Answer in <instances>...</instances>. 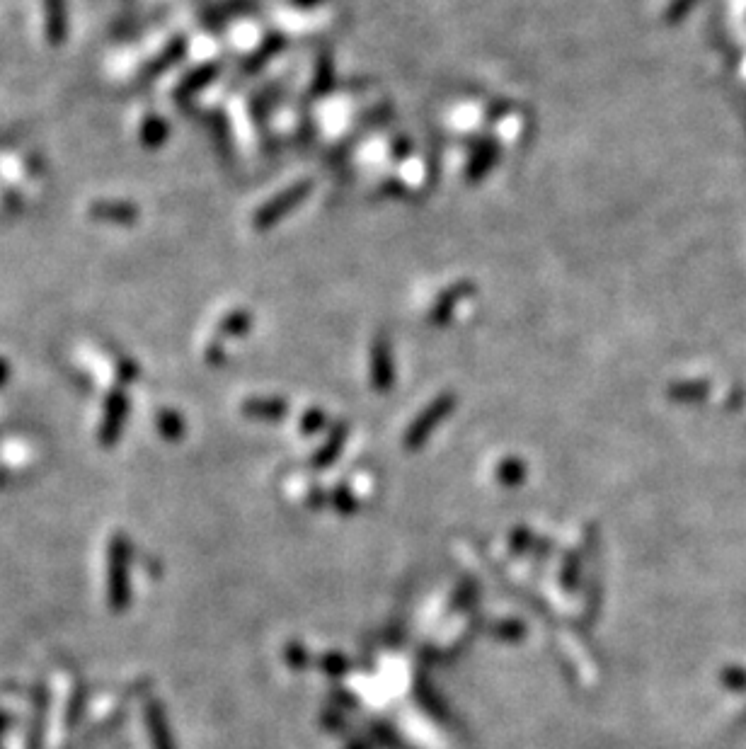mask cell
Returning a JSON list of instances; mask_svg holds the SVG:
<instances>
[{
  "mask_svg": "<svg viewBox=\"0 0 746 749\" xmlns=\"http://www.w3.org/2000/svg\"><path fill=\"white\" fill-rule=\"evenodd\" d=\"M311 187H313L311 180H301V182H296V185L286 187L284 192H279L277 197H272L269 202H265L260 209L255 211V216H252V226H255L257 231H267V228L279 224L281 219H286V216H289L291 211H294L298 204L308 197Z\"/></svg>",
  "mask_w": 746,
  "mask_h": 749,
  "instance_id": "1",
  "label": "cell"
},
{
  "mask_svg": "<svg viewBox=\"0 0 746 749\" xmlns=\"http://www.w3.org/2000/svg\"><path fill=\"white\" fill-rule=\"evenodd\" d=\"M453 405H456V398H453L451 393H444V396L436 398L434 403H429L427 408H424V413L420 417H417V420L412 422L410 430H407V434H405V447L407 449L422 447V444L427 442L429 434H432L436 430V425H439V422L451 413Z\"/></svg>",
  "mask_w": 746,
  "mask_h": 749,
  "instance_id": "2",
  "label": "cell"
},
{
  "mask_svg": "<svg viewBox=\"0 0 746 749\" xmlns=\"http://www.w3.org/2000/svg\"><path fill=\"white\" fill-rule=\"evenodd\" d=\"M129 599V585H126V543L124 539H114L109 551V602L114 609H124Z\"/></svg>",
  "mask_w": 746,
  "mask_h": 749,
  "instance_id": "3",
  "label": "cell"
},
{
  "mask_svg": "<svg viewBox=\"0 0 746 749\" xmlns=\"http://www.w3.org/2000/svg\"><path fill=\"white\" fill-rule=\"evenodd\" d=\"M371 383L376 391L386 393L395 383V362L393 350L386 337H376L371 342Z\"/></svg>",
  "mask_w": 746,
  "mask_h": 749,
  "instance_id": "4",
  "label": "cell"
},
{
  "mask_svg": "<svg viewBox=\"0 0 746 749\" xmlns=\"http://www.w3.org/2000/svg\"><path fill=\"white\" fill-rule=\"evenodd\" d=\"M473 294H475V287L470 282H458V284H453V287L444 289L439 296H436L427 320L432 325H436V328H441V325H446L453 318L458 303H461L463 299H470Z\"/></svg>",
  "mask_w": 746,
  "mask_h": 749,
  "instance_id": "5",
  "label": "cell"
},
{
  "mask_svg": "<svg viewBox=\"0 0 746 749\" xmlns=\"http://www.w3.org/2000/svg\"><path fill=\"white\" fill-rule=\"evenodd\" d=\"M499 158V148L495 141H480V144H475L473 153H470V160L466 165V180L468 182H480L482 177H485L487 173H490L492 168H495Z\"/></svg>",
  "mask_w": 746,
  "mask_h": 749,
  "instance_id": "6",
  "label": "cell"
},
{
  "mask_svg": "<svg viewBox=\"0 0 746 749\" xmlns=\"http://www.w3.org/2000/svg\"><path fill=\"white\" fill-rule=\"evenodd\" d=\"M252 328V316L245 308H235V311L226 313L218 323V333L226 337H245Z\"/></svg>",
  "mask_w": 746,
  "mask_h": 749,
  "instance_id": "7",
  "label": "cell"
},
{
  "mask_svg": "<svg viewBox=\"0 0 746 749\" xmlns=\"http://www.w3.org/2000/svg\"><path fill=\"white\" fill-rule=\"evenodd\" d=\"M245 415L250 417H265V420H277L286 413V403L284 400H274V398H257V400H248L243 405Z\"/></svg>",
  "mask_w": 746,
  "mask_h": 749,
  "instance_id": "8",
  "label": "cell"
},
{
  "mask_svg": "<svg viewBox=\"0 0 746 749\" xmlns=\"http://www.w3.org/2000/svg\"><path fill=\"white\" fill-rule=\"evenodd\" d=\"M710 393V386L705 381H684V383H674L669 388V398L679 400V403H696V400H703Z\"/></svg>",
  "mask_w": 746,
  "mask_h": 749,
  "instance_id": "9",
  "label": "cell"
},
{
  "mask_svg": "<svg viewBox=\"0 0 746 749\" xmlns=\"http://www.w3.org/2000/svg\"><path fill=\"white\" fill-rule=\"evenodd\" d=\"M148 728H151L153 747H156V749H172L168 725H165L163 711H160L158 706L148 708Z\"/></svg>",
  "mask_w": 746,
  "mask_h": 749,
  "instance_id": "10",
  "label": "cell"
},
{
  "mask_svg": "<svg viewBox=\"0 0 746 749\" xmlns=\"http://www.w3.org/2000/svg\"><path fill=\"white\" fill-rule=\"evenodd\" d=\"M284 44H286V42H284V37H281V34H277V37H269L267 42L262 44L260 54H257V51H255V54H252V59L248 61V71H255V68L265 66L267 61L272 59V56L277 54V51H279L281 47H284Z\"/></svg>",
  "mask_w": 746,
  "mask_h": 749,
  "instance_id": "11",
  "label": "cell"
},
{
  "mask_svg": "<svg viewBox=\"0 0 746 749\" xmlns=\"http://www.w3.org/2000/svg\"><path fill=\"white\" fill-rule=\"evenodd\" d=\"M214 76H216V66H202V68H197V71H194L192 76H189L187 83L182 85V93L192 95L194 90L204 88V85L209 83V80L214 78Z\"/></svg>",
  "mask_w": 746,
  "mask_h": 749,
  "instance_id": "12",
  "label": "cell"
},
{
  "mask_svg": "<svg viewBox=\"0 0 746 749\" xmlns=\"http://www.w3.org/2000/svg\"><path fill=\"white\" fill-rule=\"evenodd\" d=\"M332 73H335V71H332L330 56L323 54L318 61V78L320 80H315L313 90H318V93H327V90H330V85H332Z\"/></svg>",
  "mask_w": 746,
  "mask_h": 749,
  "instance_id": "13",
  "label": "cell"
},
{
  "mask_svg": "<svg viewBox=\"0 0 746 749\" xmlns=\"http://www.w3.org/2000/svg\"><path fill=\"white\" fill-rule=\"evenodd\" d=\"M342 442H344V430H337L335 434H332L330 442H327V447L318 454V461H330L332 456H337V451L342 449Z\"/></svg>",
  "mask_w": 746,
  "mask_h": 749,
  "instance_id": "14",
  "label": "cell"
},
{
  "mask_svg": "<svg viewBox=\"0 0 746 749\" xmlns=\"http://www.w3.org/2000/svg\"><path fill=\"white\" fill-rule=\"evenodd\" d=\"M693 3H696V0H671V5H669V10H667V20L669 22L681 20V17H684L688 13V10L693 8Z\"/></svg>",
  "mask_w": 746,
  "mask_h": 749,
  "instance_id": "15",
  "label": "cell"
},
{
  "mask_svg": "<svg viewBox=\"0 0 746 749\" xmlns=\"http://www.w3.org/2000/svg\"><path fill=\"white\" fill-rule=\"evenodd\" d=\"M223 359H226V350H223V342H211L209 345V352H206V362L209 364H223Z\"/></svg>",
  "mask_w": 746,
  "mask_h": 749,
  "instance_id": "16",
  "label": "cell"
},
{
  "mask_svg": "<svg viewBox=\"0 0 746 749\" xmlns=\"http://www.w3.org/2000/svg\"><path fill=\"white\" fill-rule=\"evenodd\" d=\"M323 420H325L323 413H315V410H311V413L303 417V430L306 432L320 430V427H323Z\"/></svg>",
  "mask_w": 746,
  "mask_h": 749,
  "instance_id": "17",
  "label": "cell"
},
{
  "mask_svg": "<svg viewBox=\"0 0 746 749\" xmlns=\"http://www.w3.org/2000/svg\"><path fill=\"white\" fill-rule=\"evenodd\" d=\"M725 684L734 686V689H744L746 686V672L742 670H727L725 672Z\"/></svg>",
  "mask_w": 746,
  "mask_h": 749,
  "instance_id": "18",
  "label": "cell"
}]
</instances>
